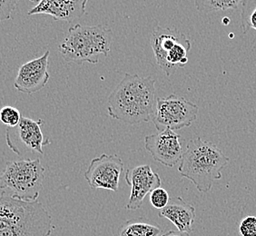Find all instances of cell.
<instances>
[{
    "label": "cell",
    "instance_id": "1",
    "mask_svg": "<svg viewBox=\"0 0 256 236\" xmlns=\"http://www.w3.org/2000/svg\"><path fill=\"white\" fill-rule=\"evenodd\" d=\"M156 80L151 76L126 74L108 96L109 116L128 124L148 123L156 113Z\"/></svg>",
    "mask_w": 256,
    "mask_h": 236
},
{
    "label": "cell",
    "instance_id": "2",
    "mask_svg": "<svg viewBox=\"0 0 256 236\" xmlns=\"http://www.w3.org/2000/svg\"><path fill=\"white\" fill-rule=\"evenodd\" d=\"M54 229L52 217L38 200L0 194V236H50Z\"/></svg>",
    "mask_w": 256,
    "mask_h": 236
},
{
    "label": "cell",
    "instance_id": "3",
    "mask_svg": "<svg viewBox=\"0 0 256 236\" xmlns=\"http://www.w3.org/2000/svg\"><path fill=\"white\" fill-rule=\"evenodd\" d=\"M230 158L214 144L202 138L191 139L188 143L178 168L181 176L186 178L201 192H209L214 182L222 179V171Z\"/></svg>",
    "mask_w": 256,
    "mask_h": 236
},
{
    "label": "cell",
    "instance_id": "4",
    "mask_svg": "<svg viewBox=\"0 0 256 236\" xmlns=\"http://www.w3.org/2000/svg\"><path fill=\"white\" fill-rule=\"evenodd\" d=\"M113 41V31L104 26H82L69 28L60 44V51L66 62L82 64H98L100 54L108 56Z\"/></svg>",
    "mask_w": 256,
    "mask_h": 236
},
{
    "label": "cell",
    "instance_id": "5",
    "mask_svg": "<svg viewBox=\"0 0 256 236\" xmlns=\"http://www.w3.org/2000/svg\"><path fill=\"white\" fill-rule=\"evenodd\" d=\"M44 171L40 158L8 162L0 176V188L22 201H36L43 188Z\"/></svg>",
    "mask_w": 256,
    "mask_h": 236
},
{
    "label": "cell",
    "instance_id": "6",
    "mask_svg": "<svg viewBox=\"0 0 256 236\" xmlns=\"http://www.w3.org/2000/svg\"><path fill=\"white\" fill-rule=\"evenodd\" d=\"M198 112V106L190 100L170 94L168 98H158L152 121L158 132L168 128L176 131L189 128L196 120Z\"/></svg>",
    "mask_w": 256,
    "mask_h": 236
},
{
    "label": "cell",
    "instance_id": "7",
    "mask_svg": "<svg viewBox=\"0 0 256 236\" xmlns=\"http://www.w3.org/2000/svg\"><path fill=\"white\" fill-rule=\"evenodd\" d=\"M124 166L123 160L118 156L102 154L91 160L84 172V179L92 189H106L116 192Z\"/></svg>",
    "mask_w": 256,
    "mask_h": 236
},
{
    "label": "cell",
    "instance_id": "8",
    "mask_svg": "<svg viewBox=\"0 0 256 236\" xmlns=\"http://www.w3.org/2000/svg\"><path fill=\"white\" fill-rule=\"evenodd\" d=\"M144 148L154 161L168 168H174L180 162L184 152L180 134L169 128L146 136L144 138Z\"/></svg>",
    "mask_w": 256,
    "mask_h": 236
},
{
    "label": "cell",
    "instance_id": "9",
    "mask_svg": "<svg viewBox=\"0 0 256 236\" xmlns=\"http://www.w3.org/2000/svg\"><path fill=\"white\" fill-rule=\"evenodd\" d=\"M124 180L131 186L129 201L126 207L130 211L140 209L148 194H151L162 184L159 174L154 172L148 164L128 169L124 174Z\"/></svg>",
    "mask_w": 256,
    "mask_h": 236
},
{
    "label": "cell",
    "instance_id": "10",
    "mask_svg": "<svg viewBox=\"0 0 256 236\" xmlns=\"http://www.w3.org/2000/svg\"><path fill=\"white\" fill-rule=\"evenodd\" d=\"M50 50L40 58L22 64L14 82L15 88L21 93H36L44 88L50 78L48 69Z\"/></svg>",
    "mask_w": 256,
    "mask_h": 236
},
{
    "label": "cell",
    "instance_id": "11",
    "mask_svg": "<svg viewBox=\"0 0 256 236\" xmlns=\"http://www.w3.org/2000/svg\"><path fill=\"white\" fill-rule=\"evenodd\" d=\"M88 0H40L28 15L51 16L56 21L72 22L86 14Z\"/></svg>",
    "mask_w": 256,
    "mask_h": 236
},
{
    "label": "cell",
    "instance_id": "12",
    "mask_svg": "<svg viewBox=\"0 0 256 236\" xmlns=\"http://www.w3.org/2000/svg\"><path fill=\"white\" fill-rule=\"evenodd\" d=\"M42 124L43 120L41 119L34 121L33 119L22 116L14 131L16 134V139H6L8 146L12 149L16 144L20 143L26 149L43 156V148L50 144V142L48 139H44L41 130Z\"/></svg>",
    "mask_w": 256,
    "mask_h": 236
},
{
    "label": "cell",
    "instance_id": "13",
    "mask_svg": "<svg viewBox=\"0 0 256 236\" xmlns=\"http://www.w3.org/2000/svg\"><path fill=\"white\" fill-rule=\"evenodd\" d=\"M160 218H166L176 226L178 232L190 234L196 220V208L181 197H174L168 206L159 212Z\"/></svg>",
    "mask_w": 256,
    "mask_h": 236
},
{
    "label": "cell",
    "instance_id": "14",
    "mask_svg": "<svg viewBox=\"0 0 256 236\" xmlns=\"http://www.w3.org/2000/svg\"><path fill=\"white\" fill-rule=\"evenodd\" d=\"M186 36L178 30L156 26L151 36V46L159 68L162 69L168 54L172 52L178 42Z\"/></svg>",
    "mask_w": 256,
    "mask_h": 236
},
{
    "label": "cell",
    "instance_id": "15",
    "mask_svg": "<svg viewBox=\"0 0 256 236\" xmlns=\"http://www.w3.org/2000/svg\"><path fill=\"white\" fill-rule=\"evenodd\" d=\"M161 232V227L142 217L129 219L119 228V236H159Z\"/></svg>",
    "mask_w": 256,
    "mask_h": 236
},
{
    "label": "cell",
    "instance_id": "16",
    "mask_svg": "<svg viewBox=\"0 0 256 236\" xmlns=\"http://www.w3.org/2000/svg\"><path fill=\"white\" fill-rule=\"evenodd\" d=\"M242 0H194L198 11L204 13L226 12L236 10Z\"/></svg>",
    "mask_w": 256,
    "mask_h": 236
},
{
    "label": "cell",
    "instance_id": "17",
    "mask_svg": "<svg viewBox=\"0 0 256 236\" xmlns=\"http://www.w3.org/2000/svg\"><path fill=\"white\" fill-rule=\"evenodd\" d=\"M241 28L244 34L250 30H256V0H242Z\"/></svg>",
    "mask_w": 256,
    "mask_h": 236
},
{
    "label": "cell",
    "instance_id": "18",
    "mask_svg": "<svg viewBox=\"0 0 256 236\" xmlns=\"http://www.w3.org/2000/svg\"><path fill=\"white\" fill-rule=\"evenodd\" d=\"M22 118L20 110L6 106L0 109V121L6 124L8 128H16Z\"/></svg>",
    "mask_w": 256,
    "mask_h": 236
},
{
    "label": "cell",
    "instance_id": "19",
    "mask_svg": "<svg viewBox=\"0 0 256 236\" xmlns=\"http://www.w3.org/2000/svg\"><path fill=\"white\" fill-rule=\"evenodd\" d=\"M170 201L169 194L166 189L158 187L150 194V202L156 209H162L166 206Z\"/></svg>",
    "mask_w": 256,
    "mask_h": 236
},
{
    "label": "cell",
    "instance_id": "20",
    "mask_svg": "<svg viewBox=\"0 0 256 236\" xmlns=\"http://www.w3.org/2000/svg\"><path fill=\"white\" fill-rule=\"evenodd\" d=\"M238 229L242 236H256V216H249L242 218Z\"/></svg>",
    "mask_w": 256,
    "mask_h": 236
},
{
    "label": "cell",
    "instance_id": "21",
    "mask_svg": "<svg viewBox=\"0 0 256 236\" xmlns=\"http://www.w3.org/2000/svg\"><path fill=\"white\" fill-rule=\"evenodd\" d=\"M20 0H0V23L11 20L12 12L16 10Z\"/></svg>",
    "mask_w": 256,
    "mask_h": 236
},
{
    "label": "cell",
    "instance_id": "22",
    "mask_svg": "<svg viewBox=\"0 0 256 236\" xmlns=\"http://www.w3.org/2000/svg\"><path fill=\"white\" fill-rule=\"evenodd\" d=\"M162 236H189L188 234H184L181 232L168 231V232L164 234Z\"/></svg>",
    "mask_w": 256,
    "mask_h": 236
},
{
    "label": "cell",
    "instance_id": "23",
    "mask_svg": "<svg viewBox=\"0 0 256 236\" xmlns=\"http://www.w3.org/2000/svg\"><path fill=\"white\" fill-rule=\"evenodd\" d=\"M31 2H40V0H30Z\"/></svg>",
    "mask_w": 256,
    "mask_h": 236
}]
</instances>
